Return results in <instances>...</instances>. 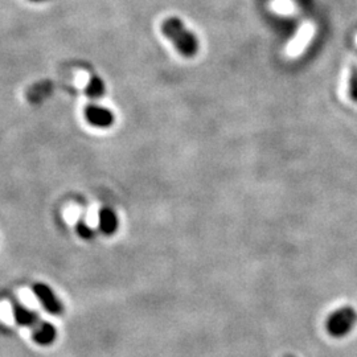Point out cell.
<instances>
[{
    "mask_svg": "<svg viewBox=\"0 0 357 357\" xmlns=\"http://www.w3.org/2000/svg\"><path fill=\"white\" fill-rule=\"evenodd\" d=\"M162 32L184 57H193L199 50V40L186 28L179 17H169L162 25Z\"/></svg>",
    "mask_w": 357,
    "mask_h": 357,
    "instance_id": "6da1fadb",
    "label": "cell"
},
{
    "mask_svg": "<svg viewBox=\"0 0 357 357\" xmlns=\"http://www.w3.org/2000/svg\"><path fill=\"white\" fill-rule=\"evenodd\" d=\"M356 323L357 312L355 308L349 306L341 307L329 314L325 322V329L332 338L341 339L354 331Z\"/></svg>",
    "mask_w": 357,
    "mask_h": 357,
    "instance_id": "7a4b0ae2",
    "label": "cell"
},
{
    "mask_svg": "<svg viewBox=\"0 0 357 357\" xmlns=\"http://www.w3.org/2000/svg\"><path fill=\"white\" fill-rule=\"evenodd\" d=\"M32 291H34L36 298L39 299V302L41 303V306L44 307L52 315H60L64 311L63 303L60 302V299L56 296V294L52 291L48 285L36 283L32 288Z\"/></svg>",
    "mask_w": 357,
    "mask_h": 357,
    "instance_id": "3957f363",
    "label": "cell"
},
{
    "mask_svg": "<svg viewBox=\"0 0 357 357\" xmlns=\"http://www.w3.org/2000/svg\"><path fill=\"white\" fill-rule=\"evenodd\" d=\"M85 118L90 125L100 129H106L111 126L114 122V116L109 109L96 106V105H89L86 107Z\"/></svg>",
    "mask_w": 357,
    "mask_h": 357,
    "instance_id": "277c9868",
    "label": "cell"
},
{
    "mask_svg": "<svg viewBox=\"0 0 357 357\" xmlns=\"http://www.w3.org/2000/svg\"><path fill=\"white\" fill-rule=\"evenodd\" d=\"M57 331L53 327V324L48 322H39L34 327L32 332V340L39 345H50L56 340Z\"/></svg>",
    "mask_w": 357,
    "mask_h": 357,
    "instance_id": "5b68a950",
    "label": "cell"
},
{
    "mask_svg": "<svg viewBox=\"0 0 357 357\" xmlns=\"http://www.w3.org/2000/svg\"><path fill=\"white\" fill-rule=\"evenodd\" d=\"M100 229L106 236H111L117 232L118 217L111 208L105 206L100 210Z\"/></svg>",
    "mask_w": 357,
    "mask_h": 357,
    "instance_id": "8992f818",
    "label": "cell"
},
{
    "mask_svg": "<svg viewBox=\"0 0 357 357\" xmlns=\"http://www.w3.org/2000/svg\"><path fill=\"white\" fill-rule=\"evenodd\" d=\"M12 312H14V318L19 325L34 328V325L40 322L37 312L28 310L27 307L23 306L20 303H14Z\"/></svg>",
    "mask_w": 357,
    "mask_h": 357,
    "instance_id": "52a82bcc",
    "label": "cell"
},
{
    "mask_svg": "<svg viewBox=\"0 0 357 357\" xmlns=\"http://www.w3.org/2000/svg\"><path fill=\"white\" fill-rule=\"evenodd\" d=\"M103 93H105V85H103L102 80L98 77H93L86 86L87 97H90L91 100H97V98L102 97Z\"/></svg>",
    "mask_w": 357,
    "mask_h": 357,
    "instance_id": "ba28073f",
    "label": "cell"
},
{
    "mask_svg": "<svg viewBox=\"0 0 357 357\" xmlns=\"http://www.w3.org/2000/svg\"><path fill=\"white\" fill-rule=\"evenodd\" d=\"M348 94L354 102H357V67L351 68L349 83H348Z\"/></svg>",
    "mask_w": 357,
    "mask_h": 357,
    "instance_id": "9c48e42d",
    "label": "cell"
},
{
    "mask_svg": "<svg viewBox=\"0 0 357 357\" xmlns=\"http://www.w3.org/2000/svg\"><path fill=\"white\" fill-rule=\"evenodd\" d=\"M76 230L78 233L80 237L85 238V239H90V238L94 237V230L85 224V221L80 220L76 225Z\"/></svg>",
    "mask_w": 357,
    "mask_h": 357,
    "instance_id": "30bf717a",
    "label": "cell"
},
{
    "mask_svg": "<svg viewBox=\"0 0 357 357\" xmlns=\"http://www.w3.org/2000/svg\"><path fill=\"white\" fill-rule=\"evenodd\" d=\"M283 357H295L294 355H285Z\"/></svg>",
    "mask_w": 357,
    "mask_h": 357,
    "instance_id": "8fae6325",
    "label": "cell"
}]
</instances>
